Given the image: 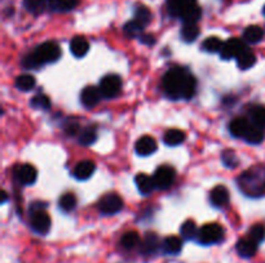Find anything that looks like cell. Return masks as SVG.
<instances>
[{"instance_id": "cell-1", "label": "cell", "mask_w": 265, "mask_h": 263, "mask_svg": "<svg viewBox=\"0 0 265 263\" xmlns=\"http://www.w3.org/2000/svg\"><path fill=\"white\" fill-rule=\"evenodd\" d=\"M195 88L197 80L185 68L172 67L163 77V89L171 99H190L195 94Z\"/></svg>"}, {"instance_id": "cell-2", "label": "cell", "mask_w": 265, "mask_h": 263, "mask_svg": "<svg viewBox=\"0 0 265 263\" xmlns=\"http://www.w3.org/2000/svg\"><path fill=\"white\" fill-rule=\"evenodd\" d=\"M61 57V48L56 42H46L22 58L26 68H38L47 63L56 62Z\"/></svg>"}, {"instance_id": "cell-3", "label": "cell", "mask_w": 265, "mask_h": 263, "mask_svg": "<svg viewBox=\"0 0 265 263\" xmlns=\"http://www.w3.org/2000/svg\"><path fill=\"white\" fill-rule=\"evenodd\" d=\"M238 186L248 196H259L265 193V167L256 165L243 172L238 178Z\"/></svg>"}, {"instance_id": "cell-4", "label": "cell", "mask_w": 265, "mask_h": 263, "mask_svg": "<svg viewBox=\"0 0 265 263\" xmlns=\"http://www.w3.org/2000/svg\"><path fill=\"white\" fill-rule=\"evenodd\" d=\"M224 238V229L219 223H208L198 230V241L203 245L220 243Z\"/></svg>"}, {"instance_id": "cell-5", "label": "cell", "mask_w": 265, "mask_h": 263, "mask_svg": "<svg viewBox=\"0 0 265 263\" xmlns=\"http://www.w3.org/2000/svg\"><path fill=\"white\" fill-rule=\"evenodd\" d=\"M120 89H122V80L118 75L110 74L101 79L100 92L104 98H115L120 93Z\"/></svg>"}, {"instance_id": "cell-6", "label": "cell", "mask_w": 265, "mask_h": 263, "mask_svg": "<svg viewBox=\"0 0 265 263\" xmlns=\"http://www.w3.org/2000/svg\"><path fill=\"white\" fill-rule=\"evenodd\" d=\"M123 200L117 194H108V195L103 196L98 201V210L103 214L111 215L117 214L123 209Z\"/></svg>"}, {"instance_id": "cell-7", "label": "cell", "mask_w": 265, "mask_h": 263, "mask_svg": "<svg viewBox=\"0 0 265 263\" xmlns=\"http://www.w3.org/2000/svg\"><path fill=\"white\" fill-rule=\"evenodd\" d=\"M175 177H176V172L172 167L170 165H160L154 173V183L155 187L159 190H167L172 186L175 181Z\"/></svg>"}, {"instance_id": "cell-8", "label": "cell", "mask_w": 265, "mask_h": 263, "mask_svg": "<svg viewBox=\"0 0 265 263\" xmlns=\"http://www.w3.org/2000/svg\"><path fill=\"white\" fill-rule=\"evenodd\" d=\"M246 49L245 42L241 39H229L228 42L224 43L221 52H220V57L222 60H230V58H237L243 51Z\"/></svg>"}, {"instance_id": "cell-9", "label": "cell", "mask_w": 265, "mask_h": 263, "mask_svg": "<svg viewBox=\"0 0 265 263\" xmlns=\"http://www.w3.org/2000/svg\"><path fill=\"white\" fill-rule=\"evenodd\" d=\"M31 227L39 235H46L51 230V218L44 210H38L31 214Z\"/></svg>"}, {"instance_id": "cell-10", "label": "cell", "mask_w": 265, "mask_h": 263, "mask_svg": "<svg viewBox=\"0 0 265 263\" xmlns=\"http://www.w3.org/2000/svg\"><path fill=\"white\" fill-rule=\"evenodd\" d=\"M38 173L32 165L22 164L16 167L15 169V178L17 179L18 183L21 184H32L37 181Z\"/></svg>"}, {"instance_id": "cell-11", "label": "cell", "mask_w": 265, "mask_h": 263, "mask_svg": "<svg viewBox=\"0 0 265 263\" xmlns=\"http://www.w3.org/2000/svg\"><path fill=\"white\" fill-rule=\"evenodd\" d=\"M101 97H103V94L100 92V88L86 87L80 94V101H82L84 107L93 108L94 106L98 105Z\"/></svg>"}, {"instance_id": "cell-12", "label": "cell", "mask_w": 265, "mask_h": 263, "mask_svg": "<svg viewBox=\"0 0 265 263\" xmlns=\"http://www.w3.org/2000/svg\"><path fill=\"white\" fill-rule=\"evenodd\" d=\"M157 147H158L157 141H155L153 137L144 136L136 142L135 150H136V153L139 154V155L148 156V155H151L153 153H155Z\"/></svg>"}, {"instance_id": "cell-13", "label": "cell", "mask_w": 265, "mask_h": 263, "mask_svg": "<svg viewBox=\"0 0 265 263\" xmlns=\"http://www.w3.org/2000/svg\"><path fill=\"white\" fill-rule=\"evenodd\" d=\"M236 248L237 252H238V254H240L241 257L251 258L254 257L255 253H256L257 243L248 236V238L241 239V240L237 243Z\"/></svg>"}, {"instance_id": "cell-14", "label": "cell", "mask_w": 265, "mask_h": 263, "mask_svg": "<svg viewBox=\"0 0 265 263\" xmlns=\"http://www.w3.org/2000/svg\"><path fill=\"white\" fill-rule=\"evenodd\" d=\"M96 170V164L91 160H84V162H80L75 165L74 168V177L79 181H86L91 177L92 174Z\"/></svg>"}, {"instance_id": "cell-15", "label": "cell", "mask_w": 265, "mask_h": 263, "mask_svg": "<svg viewBox=\"0 0 265 263\" xmlns=\"http://www.w3.org/2000/svg\"><path fill=\"white\" fill-rule=\"evenodd\" d=\"M210 200H211L212 205L215 207H224L229 201V191L225 186L219 184V186L214 187L210 194Z\"/></svg>"}, {"instance_id": "cell-16", "label": "cell", "mask_w": 265, "mask_h": 263, "mask_svg": "<svg viewBox=\"0 0 265 263\" xmlns=\"http://www.w3.org/2000/svg\"><path fill=\"white\" fill-rule=\"evenodd\" d=\"M158 248H159V238H158V235L154 232H148L144 240L141 241V253H144V254H153V253L157 252Z\"/></svg>"}, {"instance_id": "cell-17", "label": "cell", "mask_w": 265, "mask_h": 263, "mask_svg": "<svg viewBox=\"0 0 265 263\" xmlns=\"http://www.w3.org/2000/svg\"><path fill=\"white\" fill-rule=\"evenodd\" d=\"M70 51H72L73 56H75L77 58H82L89 51L88 40L83 36H75L70 43Z\"/></svg>"}, {"instance_id": "cell-18", "label": "cell", "mask_w": 265, "mask_h": 263, "mask_svg": "<svg viewBox=\"0 0 265 263\" xmlns=\"http://www.w3.org/2000/svg\"><path fill=\"white\" fill-rule=\"evenodd\" d=\"M250 120L247 118H236V119L231 120L230 125H229V130H230V134L234 137H240V138H243V136L247 132L248 127H250Z\"/></svg>"}, {"instance_id": "cell-19", "label": "cell", "mask_w": 265, "mask_h": 263, "mask_svg": "<svg viewBox=\"0 0 265 263\" xmlns=\"http://www.w3.org/2000/svg\"><path fill=\"white\" fill-rule=\"evenodd\" d=\"M79 4V0H47V8L53 12L73 11Z\"/></svg>"}, {"instance_id": "cell-20", "label": "cell", "mask_w": 265, "mask_h": 263, "mask_svg": "<svg viewBox=\"0 0 265 263\" xmlns=\"http://www.w3.org/2000/svg\"><path fill=\"white\" fill-rule=\"evenodd\" d=\"M135 182H136V186L139 189L143 195H149V194L154 190L155 183H154V179L149 177V175L144 174V173H140V174L136 175V178H135Z\"/></svg>"}, {"instance_id": "cell-21", "label": "cell", "mask_w": 265, "mask_h": 263, "mask_svg": "<svg viewBox=\"0 0 265 263\" xmlns=\"http://www.w3.org/2000/svg\"><path fill=\"white\" fill-rule=\"evenodd\" d=\"M264 137H265L264 129L257 127V125H255L254 123H250V127H248L247 132H246V134L243 136V139H245L246 142H248V143L257 144L260 143V142H262Z\"/></svg>"}, {"instance_id": "cell-22", "label": "cell", "mask_w": 265, "mask_h": 263, "mask_svg": "<svg viewBox=\"0 0 265 263\" xmlns=\"http://www.w3.org/2000/svg\"><path fill=\"white\" fill-rule=\"evenodd\" d=\"M262 36H264L262 28L256 25L248 26L243 31V42L248 43V44H256L262 39Z\"/></svg>"}, {"instance_id": "cell-23", "label": "cell", "mask_w": 265, "mask_h": 263, "mask_svg": "<svg viewBox=\"0 0 265 263\" xmlns=\"http://www.w3.org/2000/svg\"><path fill=\"white\" fill-rule=\"evenodd\" d=\"M255 63H256V56H255L254 52L247 48H246L240 56L237 57V65H238V67H240L241 70H248V68L252 67Z\"/></svg>"}, {"instance_id": "cell-24", "label": "cell", "mask_w": 265, "mask_h": 263, "mask_svg": "<svg viewBox=\"0 0 265 263\" xmlns=\"http://www.w3.org/2000/svg\"><path fill=\"white\" fill-rule=\"evenodd\" d=\"M248 115H250L251 123L265 129V106H252L248 110Z\"/></svg>"}, {"instance_id": "cell-25", "label": "cell", "mask_w": 265, "mask_h": 263, "mask_svg": "<svg viewBox=\"0 0 265 263\" xmlns=\"http://www.w3.org/2000/svg\"><path fill=\"white\" fill-rule=\"evenodd\" d=\"M181 39L186 43H193L201 34V30L197 23H184L181 28Z\"/></svg>"}, {"instance_id": "cell-26", "label": "cell", "mask_w": 265, "mask_h": 263, "mask_svg": "<svg viewBox=\"0 0 265 263\" xmlns=\"http://www.w3.org/2000/svg\"><path fill=\"white\" fill-rule=\"evenodd\" d=\"M183 248V241L177 236H169L163 240V249L169 254H179Z\"/></svg>"}, {"instance_id": "cell-27", "label": "cell", "mask_w": 265, "mask_h": 263, "mask_svg": "<svg viewBox=\"0 0 265 263\" xmlns=\"http://www.w3.org/2000/svg\"><path fill=\"white\" fill-rule=\"evenodd\" d=\"M184 139H185V134L179 129L167 130L164 136H163V141L169 146H179V144L183 143Z\"/></svg>"}, {"instance_id": "cell-28", "label": "cell", "mask_w": 265, "mask_h": 263, "mask_svg": "<svg viewBox=\"0 0 265 263\" xmlns=\"http://www.w3.org/2000/svg\"><path fill=\"white\" fill-rule=\"evenodd\" d=\"M139 244H140V236H139L136 231L125 232L124 235L122 236V239H120V245L124 249H134Z\"/></svg>"}, {"instance_id": "cell-29", "label": "cell", "mask_w": 265, "mask_h": 263, "mask_svg": "<svg viewBox=\"0 0 265 263\" xmlns=\"http://www.w3.org/2000/svg\"><path fill=\"white\" fill-rule=\"evenodd\" d=\"M222 47H224V43L217 36H210L202 43V49L205 52H208V53H217V52H221Z\"/></svg>"}, {"instance_id": "cell-30", "label": "cell", "mask_w": 265, "mask_h": 263, "mask_svg": "<svg viewBox=\"0 0 265 263\" xmlns=\"http://www.w3.org/2000/svg\"><path fill=\"white\" fill-rule=\"evenodd\" d=\"M16 87L22 92L31 91L35 87V78L30 74H23L16 79Z\"/></svg>"}, {"instance_id": "cell-31", "label": "cell", "mask_w": 265, "mask_h": 263, "mask_svg": "<svg viewBox=\"0 0 265 263\" xmlns=\"http://www.w3.org/2000/svg\"><path fill=\"white\" fill-rule=\"evenodd\" d=\"M180 232H181L183 238L186 239V240H193V239H195L198 236L197 226H195L194 221H191V219H188V221L184 222L181 229H180Z\"/></svg>"}, {"instance_id": "cell-32", "label": "cell", "mask_w": 265, "mask_h": 263, "mask_svg": "<svg viewBox=\"0 0 265 263\" xmlns=\"http://www.w3.org/2000/svg\"><path fill=\"white\" fill-rule=\"evenodd\" d=\"M58 204H60V208L63 212H72L77 207V198L72 193L63 194L58 200Z\"/></svg>"}, {"instance_id": "cell-33", "label": "cell", "mask_w": 265, "mask_h": 263, "mask_svg": "<svg viewBox=\"0 0 265 263\" xmlns=\"http://www.w3.org/2000/svg\"><path fill=\"white\" fill-rule=\"evenodd\" d=\"M96 139H97V132L94 127H88L80 132L79 142L83 144V146H89V144L94 143Z\"/></svg>"}, {"instance_id": "cell-34", "label": "cell", "mask_w": 265, "mask_h": 263, "mask_svg": "<svg viewBox=\"0 0 265 263\" xmlns=\"http://www.w3.org/2000/svg\"><path fill=\"white\" fill-rule=\"evenodd\" d=\"M135 20L140 25H143L144 27H146L151 21V12L149 11V8L144 6L137 7L136 12H135Z\"/></svg>"}, {"instance_id": "cell-35", "label": "cell", "mask_w": 265, "mask_h": 263, "mask_svg": "<svg viewBox=\"0 0 265 263\" xmlns=\"http://www.w3.org/2000/svg\"><path fill=\"white\" fill-rule=\"evenodd\" d=\"M23 6L30 13L39 14L47 7V0H23Z\"/></svg>"}, {"instance_id": "cell-36", "label": "cell", "mask_w": 265, "mask_h": 263, "mask_svg": "<svg viewBox=\"0 0 265 263\" xmlns=\"http://www.w3.org/2000/svg\"><path fill=\"white\" fill-rule=\"evenodd\" d=\"M144 26L140 25V23L137 22L136 20H132L129 21V22H127L124 25V27H123V31L125 32V35L129 37H136L139 36V35L143 32L144 30Z\"/></svg>"}, {"instance_id": "cell-37", "label": "cell", "mask_w": 265, "mask_h": 263, "mask_svg": "<svg viewBox=\"0 0 265 263\" xmlns=\"http://www.w3.org/2000/svg\"><path fill=\"white\" fill-rule=\"evenodd\" d=\"M31 106L34 108H39V110H48L51 107V101L48 97L43 93H39L31 98Z\"/></svg>"}, {"instance_id": "cell-38", "label": "cell", "mask_w": 265, "mask_h": 263, "mask_svg": "<svg viewBox=\"0 0 265 263\" xmlns=\"http://www.w3.org/2000/svg\"><path fill=\"white\" fill-rule=\"evenodd\" d=\"M221 160L222 163H224V165H225L226 168H230V169H234V168L238 165V158H237L236 154L231 150L224 151L221 155Z\"/></svg>"}, {"instance_id": "cell-39", "label": "cell", "mask_w": 265, "mask_h": 263, "mask_svg": "<svg viewBox=\"0 0 265 263\" xmlns=\"http://www.w3.org/2000/svg\"><path fill=\"white\" fill-rule=\"evenodd\" d=\"M248 236L254 241H256L257 244L261 243L265 239V227L262 224H255V226L251 227Z\"/></svg>"}, {"instance_id": "cell-40", "label": "cell", "mask_w": 265, "mask_h": 263, "mask_svg": "<svg viewBox=\"0 0 265 263\" xmlns=\"http://www.w3.org/2000/svg\"><path fill=\"white\" fill-rule=\"evenodd\" d=\"M165 2H167V9H169V13L171 14L172 17H179L184 0H165Z\"/></svg>"}, {"instance_id": "cell-41", "label": "cell", "mask_w": 265, "mask_h": 263, "mask_svg": "<svg viewBox=\"0 0 265 263\" xmlns=\"http://www.w3.org/2000/svg\"><path fill=\"white\" fill-rule=\"evenodd\" d=\"M79 123L75 122V120H68L63 125V130H65V133L68 136H75L79 132Z\"/></svg>"}, {"instance_id": "cell-42", "label": "cell", "mask_w": 265, "mask_h": 263, "mask_svg": "<svg viewBox=\"0 0 265 263\" xmlns=\"http://www.w3.org/2000/svg\"><path fill=\"white\" fill-rule=\"evenodd\" d=\"M140 42L146 46H153V44H155V36L150 34H143L140 35Z\"/></svg>"}, {"instance_id": "cell-43", "label": "cell", "mask_w": 265, "mask_h": 263, "mask_svg": "<svg viewBox=\"0 0 265 263\" xmlns=\"http://www.w3.org/2000/svg\"><path fill=\"white\" fill-rule=\"evenodd\" d=\"M7 199H8V196H7V194H6V191H3V193H2V204H4L7 201Z\"/></svg>"}, {"instance_id": "cell-44", "label": "cell", "mask_w": 265, "mask_h": 263, "mask_svg": "<svg viewBox=\"0 0 265 263\" xmlns=\"http://www.w3.org/2000/svg\"><path fill=\"white\" fill-rule=\"evenodd\" d=\"M262 12H264V14H265V7H264V9H262Z\"/></svg>"}]
</instances>
